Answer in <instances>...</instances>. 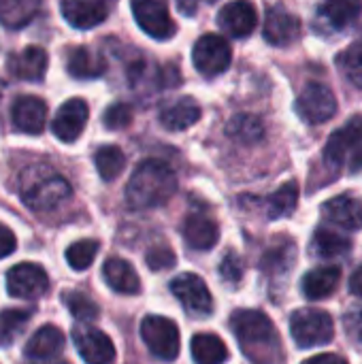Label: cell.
<instances>
[{
	"label": "cell",
	"mask_w": 362,
	"mask_h": 364,
	"mask_svg": "<svg viewBox=\"0 0 362 364\" xmlns=\"http://www.w3.org/2000/svg\"><path fill=\"white\" fill-rule=\"evenodd\" d=\"M230 328L250 363L282 364V341L269 316L256 309H241L233 314Z\"/></svg>",
	"instance_id": "cell-1"
},
{
	"label": "cell",
	"mask_w": 362,
	"mask_h": 364,
	"mask_svg": "<svg viewBox=\"0 0 362 364\" xmlns=\"http://www.w3.org/2000/svg\"><path fill=\"white\" fill-rule=\"evenodd\" d=\"M177 192V177L169 164L145 160L132 173L126 186V200L132 209L162 207Z\"/></svg>",
	"instance_id": "cell-2"
},
{
	"label": "cell",
	"mask_w": 362,
	"mask_h": 364,
	"mask_svg": "<svg viewBox=\"0 0 362 364\" xmlns=\"http://www.w3.org/2000/svg\"><path fill=\"white\" fill-rule=\"evenodd\" d=\"M19 196L32 211H53L70 196L68 181L47 164L28 166L19 177Z\"/></svg>",
	"instance_id": "cell-3"
},
{
	"label": "cell",
	"mask_w": 362,
	"mask_h": 364,
	"mask_svg": "<svg viewBox=\"0 0 362 364\" xmlns=\"http://www.w3.org/2000/svg\"><path fill=\"white\" fill-rule=\"evenodd\" d=\"M290 333L299 348H320L333 341L335 328L326 311L320 309H299L290 318Z\"/></svg>",
	"instance_id": "cell-4"
},
{
	"label": "cell",
	"mask_w": 362,
	"mask_h": 364,
	"mask_svg": "<svg viewBox=\"0 0 362 364\" xmlns=\"http://www.w3.org/2000/svg\"><path fill=\"white\" fill-rule=\"evenodd\" d=\"M141 339L147 350L164 363H173L179 356V328L164 316H147L141 322Z\"/></svg>",
	"instance_id": "cell-5"
},
{
	"label": "cell",
	"mask_w": 362,
	"mask_h": 364,
	"mask_svg": "<svg viewBox=\"0 0 362 364\" xmlns=\"http://www.w3.org/2000/svg\"><path fill=\"white\" fill-rule=\"evenodd\" d=\"M230 60H233L230 45L220 34H205L194 43L192 62L196 70L205 77L222 75L230 66Z\"/></svg>",
	"instance_id": "cell-6"
},
{
	"label": "cell",
	"mask_w": 362,
	"mask_h": 364,
	"mask_svg": "<svg viewBox=\"0 0 362 364\" xmlns=\"http://www.w3.org/2000/svg\"><path fill=\"white\" fill-rule=\"evenodd\" d=\"M297 113L312 126L326 124L337 113V98L331 87L322 83H309L297 98Z\"/></svg>",
	"instance_id": "cell-7"
},
{
	"label": "cell",
	"mask_w": 362,
	"mask_h": 364,
	"mask_svg": "<svg viewBox=\"0 0 362 364\" xmlns=\"http://www.w3.org/2000/svg\"><path fill=\"white\" fill-rule=\"evenodd\" d=\"M130 9L139 28L147 36L156 41H166L175 34L177 26L162 0H130Z\"/></svg>",
	"instance_id": "cell-8"
},
{
	"label": "cell",
	"mask_w": 362,
	"mask_h": 364,
	"mask_svg": "<svg viewBox=\"0 0 362 364\" xmlns=\"http://www.w3.org/2000/svg\"><path fill=\"white\" fill-rule=\"evenodd\" d=\"M171 292L181 307L196 316H209L213 311V299L207 284L194 273H181L171 282Z\"/></svg>",
	"instance_id": "cell-9"
},
{
	"label": "cell",
	"mask_w": 362,
	"mask_h": 364,
	"mask_svg": "<svg viewBox=\"0 0 362 364\" xmlns=\"http://www.w3.org/2000/svg\"><path fill=\"white\" fill-rule=\"evenodd\" d=\"M73 343L87 364H111L115 360L113 341L90 324H77L73 328Z\"/></svg>",
	"instance_id": "cell-10"
},
{
	"label": "cell",
	"mask_w": 362,
	"mask_h": 364,
	"mask_svg": "<svg viewBox=\"0 0 362 364\" xmlns=\"http://www.w3.org/2000/svg\"><path fill=\"white\" fill-rule=\"evenodd\" d=\"M49 277L43 267L21 262L6 273V290L15 299H38L47 292Z\"/></svg>",
	"instance_id": "cell-11"
},
{
	"label": "cell",
	"mask_w": 362,
	"mask_h": 364,
	"mask_svg": "<svg viewBox=\"0 0 362 364\" xmlns=\"http://www.w3.org/2000/svg\"><path fill=\"white\" fill-rule=\"evenodd\" d=\"M362 145V115H354L348 124L335 130L324 147V162L331 168H339L354 149Z\"/></svg>",
	"instance_id": "cell-12"
},
{
	"label": "cell",
	"mask_w": 362,
	"mask_h": 364,
	"mask_svg": "<svg viewBox=\"0 0 362 364\" xmlns=\"http://www.w3.org/2000/svg\"><path fill=\"white\" fill-rule=\"evenodd\" d=\"M87 117H90L87 102L83 98H70L58 109L51 130L62 143H73L81 136V132L87 124Z\"/></svg>",
	"instance_id": "cell-13"
},
{
	"label": "cell",
	"mask_w": 362,
	"mask_h": 364,
	"mask_svg": "<svg viewBox=\"0 0 362 364\" xmlns=\"http://www.w3.org/2000/svg\"><path fill=\"white\" fill-rule=\"evenodd\" d=\"M218 23L226 34H230L235 38H245L254 32V28L258 23L256 6L250 0H233L220 9Z\"/></svg>",
	"instance_id": "cell-14"
},
{
	"label": "cell",
	"mask_w": 362,
	"mask_h": 364,
	"mask_svg": "<svg viewBox=\"0 0 362 364\" xmlns=\"http://www.w3.org/2000/svg\"><path fill=\"white\" fill-rule=\"evenodd\" d=\"M301 34V21L294 13H290L286 6L275 4L267 11L265 17V41L275 47L292 45Z\"/></svg>",
	"instance_id": "cell-15"
},
{
	"label": "cell",
	"mask_w": 362,
	"mask_h": 364,
	"mask_svg": "<svg viewBox=\"0 0 362 364\" xmlns=\"http://www.w3.org/2000/svg\"><path fill=\"white\" fill-rule=\"evenodd\" d=\"M11 122L23 134H41L47 122V105L43 98L23 94L11 107Z\"/></svg>",
	"instance_id": "cell-16"
},
{
	"label": "cell",
	"mask_w": 362,
	"mask_h": 364,
	"mask_svg": "<svg viewBox=\"0 0 362 364\" xmlns=\"http://www.w3.org/2000/svg\"><path fill=\"white\" fill-rule=\"evenodd\" d=\"M64 19L79 30H90L109 17V4L105 0H62Z\"/></svg>",
	"instance_id": "cell-17"
},
{
	"label": "cell",
	"mask_w": 362,
	"mask_h": 364,
	"mask_svg": "<svg viewBox=\"0 0 362 364\" xmlns=\"http://www.w3.org/2000/svg\"><path fill=\"white\" fill-rule=\"evenodd\" d=\"M322 215L346 230H361L362 228V200L352 194H341L324 203Z\"/></svg>",
	"instance_id": "cell-18"
},
{
	"label": "cell",
	"mask_w": 362,
	"mask_h": 364,
	"mask_svg": "<svg viewBox=\"0 0 362 364\" xmlns=\"http://www.w3.org/2000/svg\"><path fill=\"white\" fill-rule=\"evenodd\" d=\"M47 64H49L47 51L41 47H34V45H30L9 58L11 75L17 79H23V81H41L47 73Z\"/></svg>",
	"instance_id": "cell-19"
},
{
	"label": "cell",
	"mask_w": 362,
	"mask_h": 364,
	"mask_svg": "<svg viewBox=\"0 0 362 364\" xmlns=\"http://www.w3.org/2000/svg\"><path fill=\"white\" fill-rule=\"evenodd\" d=\"M181 235H183V241L196 250V252H207L211 250L218 239H220V228L218 224L205 215V213H192L186 218L183 222V228H181Z\"/></svg>",
	"instance_id": "cell-20"
},
{
	"label": "cell",
	"mask_w": 362,
	"mask_h": 364,
	"mask_svg": "<svg viewBox=\"0 0 362 364\" xmlns=\"http://www.w3.org/2000/svg\"><path fill=\"white\" fill-rule=\"evenodd\" d=\"M62 350H64L62 331L51 324H45L28 339L23 354L30 360H51V358L60 356Z\"/></svg>",
	"instance_id": "cell-21"
},
{
	"label": "cell",
	"mask_w": 362,
	"mask_h": 364,
	"mask_svg": "<svg viewBox=\"0 0 362 364\" xmlns=\"http://www.w3.org/2000/svg\"><path fill=\"white\" fill-rule=\"evenodd\" d=\"M102 277L107 282V286L117 292V294H139L141 292V279L137 275V271L132 269L130 262L111 256L105 267H102Z\"/></svg>",
	"instance_id": "cell-22"
},
{
	"label": "cell",
	"mask_w": 362,
	"mask_h": 364,
	"mask_svg": "<svg viewBox=\"0 0 362 364\" xmlns=\"http://www.w3.org/2000/svg\"><path fill=\"white\" fill-rule=\"evenodd\" d=\"M362 13V0H322L318 6V19L333 28L344 30L352 26Z\"/></svg>",
	"instance_id": "cell-23"
},
{
	"label": "cell",
	"mask_w": 362,
	"mask_h": 364,
	"mask_svg": "<svg viewBox=\"0 0 362 364\" xmlns=\"http://www.w3.org/2000/svg\"><path fill=\"white\" fill-rule=\"evenodd\" d=\"M339 279H341V269L335 264H324V267L312 269L303 277V294L309 301H322L337 290Z\"/></svg>",
	"instance_id": "cell-24"
},
{
	"label": "cell",
	"mask_w": 362,
	"mask_h": 364,
	"mask_svg": "<svg viewBox=\"0 0 362 364\" xmlns=\"http://www.w3.org/2000/svg\"><path fill=\"white\" fill-rule=\"evenodd\" d=\"M66 68L77 79H96V77L105 75L107 60H105L102 53H98L92 47H75L68 53Z\"/></svg>",
	"instance_id": "cell-25"
},
{
	"label": "cell",
	"mask_w": 362,
	"mask_h": 364,
	"mask_svg": "<svg viewBox=\"0 0 362 364\" xmlns=\"http://www.w3.org/2000/svg\"><path fill=\"white\" fill-rule=\"evenodd\" d=\"M297 258V245L290 239H277L262 256L260 260V269L269 275V277H282L286 275Z\"/></svg>",
	"instance_id": "cell-26"
},
{
	"label": "cell",
	"mask_w": 362,
	"mask_h": 364,
	"mask_svg": "<svg viewBox=\"0 0 362 364\" xmlns=\"http://www.w3.org/2000/svg\"><path fill=\"white\" fill-rule=\"evenodd\" d=\"M201 119V107L192 100V98H181L173 105H169L166 109H162L160 113V124L166 130H186L190 126H194Z\"/></svg>",
	"instance_id": "cell-27"
},
{
	"label": "cell",
	"mask_w": 362,
	"mask_h": 364,
	"mask_svg": "<svg viewBox=\"0 0 362 364\" xmlns=\"http://www.w3.org/2000/svg\"><path fill=\"white\" fill-rule=\"evenodd\" d=\"M192 358L196 364H224L228 360V350L218 335L201 333L192 337L190 343Z\"/></svg>",
	"instance_id": "cell-28"
},
{
	"label": "cell",
	"mask_w": 362,
	"mask_h": 364,
	"mask_svg": "<svg viewBox=\"0 0 362 364\" xmlns=\"http://www.w3.org/2000/svg\"><path fill=\"white\" fill-rule=\"evenodd\" d=\"M41 9V0H0V23L17 30L34 19Z\"/></svg>",
	"instance_id": "cell-29"
},
{
	"label": "cell",
	"mask_w": 362,
	"mask_h": 364,
	"mask_svg": "<svg viewBox=\"0 0 362 364\" xmlns=\"http://www.w3.org/2000/svg\"><path fill=\"white\" fill-rule=\"evenodd\" d=\"M297 203H299V186H297V181L284 183L277 192H273V194L265 200L269 220L288 218V215L297 209Z\"/></svg>",
	"instance_id": "cell-30"
},
{
	"label": "cell",
	"mask_w": 362,
	"mask_h": 364,
	"mask_svg": "<svg viewBox=\"0 0 362 364\" xmlns=\"http://www.w3.org/2000/svg\"><path fill=\"white\" fill-rule=\"evenodd\" d=\"M350 247H352L350 239H346L344 235H339L335 230H329V228H318L314 232V239H312V250L320 258L344 256V254L350 252Z\"/></svg>",
	"instance_id": "cell-31"
},
{
	"label": "cell",
	"mask_w": 362,
	"mask_h": 364,
	"mask_svg": "<svg viewBox=\"0 0 362 364\" xmlns=\"http://www.w3.org/2000/svg\"><path fill=\"white\" fill-rule=\"evenodd\" d=\"M337 66L348 83L362 90V30L358 38L337 55Z\"/></svg>",
	"instance_id": "cell-32"
},
{
	"label": "cell",
	"mask_w": 362,
	"mask_h": 364,
	"mask_svg": "<svg viewBox=\"0 0 362 364\" xmlns=\"http://www.w3.org/2000/svg\"><path fill=\"white\" fill-rule=\"evenodd\" d=\"M32 309H6L0 314V348L11 346L28 326Z\"/></svg>",
	"instance_id": "cell-33"
},
{
	"label": "cell",
	"mask_w": 362,
	"mask_h": 364,
	"mask_svg": "<svg viewBox=\"0 0 362 364\" xmlns=\"http://www.w3.org/2000/svg\"><path fill=\"white\" fill-rule=\"evenodd\" d=\"M228 136L235 139L237 143H258L265 134V126L258 117L254 115H235L226 128Z\"/></svg>",
	"instance_id": "cell-34"
},
{
	"label": "cell",
	"mask_w": 362,
	"mask_h": 364,
	"mask_svg": "<svg viewBox=\"0 0 362 364\" xmlns=\"http://www.w3.org/2000/svg\"><path fill=\"white\" fill-rule=\"evenodd\" d=\"M94 164L98 175L105 181H113L126 166V156L117 145H105L96 151L94 156Z\"/></svg>",
	"instance_id": "cell-35"
},
{
	"label": "cell",
	"mask_w": 362,
	"mask_h": 364,
	"mask_svg": "<svg viewBox=\"0 0 362 364\" xmlns=\"http://www.w3.org/2000/svg\"><path fill=\"white\" fill-rule=\"evenodd\" d=\"M98 241L96 239H81L75 241L68 250H66V262L70 264V269L75 271H85L90 269V264L94 262L96 254H98Z\"/></svg>",
	"instance_id": "cell-36"
},
{
	"label": "cell",
	"mask_w": 362,
	"mask_h": 364,
	"mask_svg": "<svg viewBox=\"0 0 362 364\" xmlns=\"http://www.w3.org/2000/svg\"><path fill=\"white\" fill-rule=\"evenodd\" d=\"M64 303H66L70 316L77 322H81V324H92L98 318V314H100L98 305L90 296H85L83 292H66L64 294Z\"/></svg>",
	"instance_id": "cell-37"
},
{
	"label": "cell",
	"mask_w": 362,
	"mask_h": 364,
	"mask_svg": "<svg viewBox=\"0 0 362 364\" xmlns=\"http://www.w3.org/2000/svg\"><path fill=\"white\" fill-rule=\"evenodd\" d=\"M132 107L126 105V102H115L111 105L105 113H102V124L109 128V130H122L126 126L132 124Z\"/></svg>",
	"instance_id": "cell-38"
},
{
	"label": "cell",
	"mask_w": 362,
	"mask_h": 364,
	"mask_svg": "<svg viewBox=\"0 0 362 364\" xmlns=\"http://www.w3.org/2000/svg\"><path fill=\"white\" fill-rule=\"evenodd\" d=\"M175 254L173 250H169L166 245H158V247H151L147 254H145V262L151 271H166L171 267H175Z\"/></svg>",
	"instance_id": "cell-39"
},
{
	"label": "cell",
	"mask_w": 362,
	"mask_h": 364,
	"mask_svg": "<svg viewBox=\"0 0 362 364\" xmlns=\"http://www.w3.org/2000/svg\"><path fill=\"white\" fill-rule=\"evenodd\" d=\"M220 277L230 284V286H237L243 277V262L241 258L235 254V252H228L224 258H222V264H220Z\"/></svg>",
	"instance_id": "cell-40"
},
{
	"label": "cell",
	"mask_w": 362,
	"mask_h": 364,
	"mask_svg": "<svg viewBox=\"0 0 362 364\" xmlns=\"http://www.w3.org/2000/svg\"><path fill=\"white\" fill-rule=\"evenodd\" d=\"M344 326H346V333H348L356 343H362V307L352 309V311L344 318Z\"/></svg>",
	"instance_id": "cell-41"
},
{
	"label": "cell",
	"mask_w": 362,
	"mask_h": 364,
	"mask_svg": "<svg viewBox=\"0 0 362 364\" xmlns=\"http://www.w3.org/2000/svg\"><path fill=\"white\" fill-rule=\"evenodd\" d=\"M15 247H17L15 235H13L6 226L0 224V260L6 258V256H11V254L15 252Z\"/></svg>",
	"instance_id": "cell-42"
},
{
	"label": "cell",
	"mask_w": 362,
	"mask_h": 364,
	"mask_svg": "<svg viewBox=\"0 0 362 364\" xmlns=\"http://www.w3.org/2000/svg\"><path fill=\"white\" fill-rule=\"evenodd\" d=\"M177 2V9H179V13H183V15H194L196 13V9H198V4L201 2H209V4H213V2H218V0H175Z\"/></svg>",
	"instance_id": "cell-43"
},
{
	"label": "cell",
	"mask_w": 362,
	"mask_h": 364,
	"mask_svg": "<svg viewBox=\"0 0 362 364\" xmlns=\"http://www.w3.org/2000/svg\"><path fill=\"white\" fill-rule=\"evenodd\" d=\"M303 364H348V360L337 356V354H320V356H314V358L305 360Z\"/></svg>",
	"instance_id": "cell-44"
},
{
	"label": "cell",
	"mask_w": 362,
	"mask_h": 364,
	"mask_svg": "<svg viewBox=\"0 0 362 364\" xmlns=\"http://www.w3.org/2000/svg\"><path fill=\"white\" fill-rule=\"evenodd\" d=\"M350 292H352L354 296L362 299V267H358V269L352 273V277H350Z\"/></svg>",
	"instance_id": "cell-45"
},
{
	"label": "cell",
	"mask_w": 362,
	"mask_h": 364,
	"mask_svg": "<svg viewBox=\"0 0 362 364\" xmlns=\"http://www.w3.org/2000/svg\"><path fill=\"white\" fill-rule=\"evenodd\" d=\"M350 166H352V171L354 173H358L362 171V145L352 154V162H350Z\"/></svg>",
	"instance_id": "cell-46"
},
{
	"label": "cell",
	"mask_w": 362,
	"mask_h": 364,
	"mask_svg": "<svg viewBox=\"0 0 362 364\" xmlns=\"http://www.w3.org/2000/svg\"><path fill=\"white\" fill-rule=\"evenodd\" d=\"M34 364H68V363H64V360H58V363H45V360H34Z\"/></svg>",
	"instance_id": "cell-47"
},
{
	"label": "cell",
	"mask_w": 362,
	"mask_h": 364,
	"mask_svg": "<svg viewBox=\"0 0 362 364\" xmlns=\"http://www.w3.org/2000/svg\"><path fill=\"white\" fill-rule=\"evenodd\" d=\"M105 2H107L109 6H113V4H115V0H105Z\"/></svg>",
	"instance_id": "cell-48"
}]
</instances>
